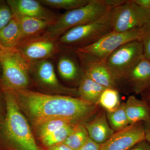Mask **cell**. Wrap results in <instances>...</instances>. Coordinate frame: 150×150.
Masks as SVG:
<instances>
[{
    "instance_id": "1",
    "label": "cell",
    "mask_w": 150,
    "mask_h": 150,
    "mask_svg": "<svg viewBox=\"0 0 150 150\" xmlns=\"http://www.w3.org/2000/svg\"><path fill=\"white\" fill-rule=\"evenodd\" d=\"M10 91L20 110L35 129L55 118L84 124L93 118L97 111L96 105L80 97L47 94L28 89Z\"/></svg>"
},
{
    "instance_id": "2",
    "label": "cell",
    "mask_w": 150,
    "mask_h": 150,
    "mask_svg": "<svg viewBox=\"0 0 150 150\" xmlns=\"http://www.w3.org/2000/svg\"><path fill=\"white\" fill-rule=\"evenodd\" d=\"M2 90V89H1ZM6 104L4 120L0 122V149L4 150H41L29 123L11 91L2 90Z\"/></svg>"
},
{
    "instance_id": "3",
    "label": "cell",
    "mask_w": 150,
    "mask_h": 150,
    "mask_svg": "<svg viewBox=\"0 0 150 150\" xmlns=\"http://www.w3.org/2000/svg\"><path fill=\"white\" fill-rule=\"evenodd\" d=\"M112 9L96 21L67 30L57 39L61 51H75L95 43L112 31Z\"/></svg>"
},
{
    "instance_id": "4",
    "label": "cell",
    "mask_w": 150,
    "mask_h": 150,
    "mask_svg": "<svg viewBox=\"0 0 150 150\" xmlns=\"http://www.w3.org/2000/svg\"><path fill=\"white\" fill-rule=\"evenodd\" d=\"M112 8L107 6L105 0H89L85 6L67 11L59 16L54 23L42 34L57 40L69 29L96 21Z\"/></svg>"
},
{
    "instance_id": "5",
    "label": "cell",
    "mask_w": 150,
    "mask_h": 150,
    "mask_svg": "<svg viewBox=\"0 0 150 150\" xmlns=\"http://www.w3.org/2000/svg\"><path fill=\"white\" fill-rule=\"evenodd\" d=\"M146 25L125 32L109 33L95 43L74 51L80 59L89 62H105L108 56L120 46L131 41L142 40Z\"/></svg>"
},
{
    "instance_id": "6",
    "label": "cell",
    "mask_w": 150,
    "mask_h": 150,
    "mask_svg": "<svg viewBox=\"0 0 150 150\" xmlns=\"http://www.w3.org/2000/svg\"><path fill=\"white\" fill-rule=\"evenodd\" d=\"M0 63L2 68L0 88L2 90L28 89L30 83L29 63L16 49L6 48L0 56Z\"/></svg>"
},
{
    "instance_id": "7",
    "label": "cell",
    "mask_w": 150,
    "mask_h": 150,
    "mask_svg": "<svg viewBox=\"0 0 150 150\" xmlns=\"http://www.w3.org/2000/svg\"><path fill=\"white\" fill-rule=\"evenodd\" d=\"M144 58L142 40L126 43L108 56L105 63L116 83L124 80L130 72Z\"/></svg>"
},
{
    "instance_id": "8",
    "label": "cell",
    "mask_w": 150,
    "mask_h": 150,
    "mask_svg": "<svg viewBox=\"0 0 150 150\" xmlns=\"http://www.w3.org/2000/svg\"><path fill=\"white\" fill-rule=\"evenodd\" d=\"M150 23V11L139 6L132 0L126 1L112 9V32H125Z\"/></svg>"
},
{
    "instance_id": "9",
    "label": "cell",
    "mask_w": 150,
    "mask_h": 150,
    "mask_svg": "<svg viewBox=\"0 0 150 150\" xmlns=\"http://www.w3.org/2000/svg\"><path fill=\"white\" fill-rule=\"evenodd\" d=\"M15 49L28 62L50 59L61 51L57 40L43 34L22 40Z\"/></svg>"
},
{
    "instance_id": "10",
    "label": "cell",
    "mask_w": 150,
    "mask_h": 150,
    "mask_svg": "<svg viewBox=\"0 0 150 150\" xmlns=\"http://www.w3.org/2000/svg\"><path fill=\"white\" fill-rule=\"evenodd\" d=\"M28 63L30 74H33L38 83L45 89L64 95L80 97L78 88L67 87L60 83L50 59Z\"/></svg>"
},
{
    "instance_id": "11",
    "label": "cell",
    "mask_w": 150,
    "mask_h": 150,
    "mask_svg": "<svg viewBox=\"0 0 150 150\" xmlns=\"http://www.w3.org/2000/svg\"><path fill=\"white\" fill-rule=\"evenodd\" d=\"M145 139L144 123L129 125L115 132L111 137L100 145V150H129Z\"/></svg>"
},
{
    "instance_id": "12",
    "label": "cell",
    "mask_w": 150,
    "mask_h": 150,
    "mask_svg": "<svg viewBox=\"0 0 150 150\" xmlns=\"http://www.w3.org/2000/svg\"><path fill=\"white\" fill-rule=\"evenodd\" d=\"M13 16H25L55 21L59 16L35 0H7Z\"/></svg>"
},
{
    "instance_id": "13",
    "label": "cell",
    "mask_w": 150,
    "mask_h": 150,
    "mask_svg": "<svg viewBox=\"0 0 150 150\" xmlns=\"http://www.w3.org/2000/svg\"><path fill=\"white\" fill-rule=\"evenodd\" d=\"M78 58L84 76L106 88L117 89V83L105 62H89Z\"/></svg>"
},
{
    "instance_id": "14",
    "label": "cell",
    "mask_w": 150,
    "mask_h": 150,
    "mask_svg": "<svg viewBox=\"0 0 150 150\" xmlns=\"http://www.w3.org/2000/svg\"><path fill=\"white\" fill-rule=\"evenodd\" d=\"M59 56L57 68L60 76L68 82L79 81L83 76L79 61L74 51H64Z\"/></svg>"
},
{
    "instance_id": "15",
    "label": "cell",
    "mask_w": 150,
    "mask_h": 150,
    "mask_svg": "<svg viewBox=\"0 0 150 150\" xmlns=\"http://www.w3.org/2000/svg\"><path fill=\"white\" fill-rule=\"evenodd\" d=\"M124 80L134 93H143L150 87V61L144 57Z\"/></svg>"
},
{
    "instance_id": "16",
    "label": "cell",
    "mask_w": 150,
    "mask_h": 150,
    "mask_svg": "<svg viewBox=\"0 0 150 150\" xmlns=\"http://www.w3.org/2000/svg\"><path fill=\"white\" fill-rule=\"evenodd\" d=\"M83 124L90 139L100 145L106 142L115 132L109 125L104 112L98 114Z\"/></svg>"
},
{
    "instance_id": "17",
    "label": "cell",
    "mask_w": 150,
    "mask_h": 150,
    "mask_svg": "<svg viewBox=\"0 0 150 150\" xmlns=\"http://www.w3.org/2000/svg\"><path fill=\"white\" fill-rule=\"evenodd\" d=\"M125 110L129 125L150 122V106L143 100L130 96L125 103Z\"/></svg>"
},
{
    "instance_id": "18",
    "label": "cell",
    "mask_w": 150,
    "mask_h": 150,
    "mask_svg": "<svg viewBox=\"0 0 150 150\" xmlns=\"http://www.w3.org/2000/svg\"><path fill=\"white\" fill-rule=\"evenodd\" d=\"M13 17L16 19L19 25L21 34V41L41 35L55 22L25 16Z\"/></svg>"
},
{
    "instance_id": "19",
    "label": "cell",
    "mask_w": 150,
    "mask_h": 150,
    "mask_svg": "<svg viewBox=\"0 0 150 150\" xmlns=\"http://www.w3.org/2000/svg\"><path fill=\"white\" fill-rule=\"evenodd\" d=\"M21 41L19 25L13 16L8 24L0 30V43L4 48L13 49L16 48Z\"/></svg>"
},
{
    "instance_id": "20",
    "label": "cell",
    "mask_w": 150,
    "mask_h": 150,
    "mask_svg": "<svg viewBox=\"0 0 150 150\" xmlns=\"http://www.w3.org/2000/svg\"><path fill=\"white\" fill-rule=\"evenodd\" d=\"M106 88L83 76L79 82L78 89L81 98L96 105L101 93Z\"/></svg>"
},
{
    "instance_id": "21",
    "label": "cell",
    "mask_w": 150,
    "mask_h": 150,
    "mask_svg": "<svg viewBox=\"0 0 150 150\" xmlns=\"http://www.w3.org/2000/svg\"><path fill=\"white\" fill-rule=\"evenodd\" d=\"M89 138L87 130L83 124L80 123L75 126L64 144L73 150H77Z\"/></svg>"
},
{
    "instance_id": "22",
    "label": "cell",
    "mask_w": 150,
    "mask_h": 150,
    "mask_svg": "<svg viewBox=\"0 0 150 150\" xmlns=\"http://www.w3.org/2000/svg\"><path fill=\"white\" fill-rule=\"evenodd\" d=\"M107 112H112L120 106L119 93L116 89L106 88L100 97L98 103Z\"/></svg>"
},
{
    "instance_id": "23",
    "label": "cell",
    "mask_w": 150,
    "mask_h": 150,
    "mask_svg": "<svg viewBox=\"0 0 150 150\" xmlns=\"http://www.w3.org/2000/svg\"><path fill=\"white\" fill-rule=\"evenodd\" d=\"M106 116L108 123L115 131H120L129 125L125 110V103L112 112H107Z\"/></svg>"
},
{
    "instance_id": "24",
    "label": "cell",
    "mask_w": 150,
    "mask_h": 150,
    "mask_svg": "<svg viewBox=\"0 0 150 150\" xmlns=\"http://www.w3.org/2000/svg\"><path fill=\"white\" fill-rule=\"evenodd\" d=\"M77 124L72 121L62 118H55L44 122L37 127L38 134L40 140L48 137L64 126Z\"/></svg>"
},
{
    "instance_id": "25",
    "label": "cell",
    "mask_w": 150,
    "mask_h": 150,
    "mask_svg": "<svg viewBox=\"0 0 150 150\" xmlns=\"http://www.w3.org/2000/svg\"><path fill=\"white\" fill-rule=\"evenodd\" d=\"M76 125L77 124L64 126L42 139L40 141L44 146L48 148L54 145L64 143Z\"/></svg>"
},
{
    "instance_id": "26",
    "label": "cell",
    "mask_w": 150,
    "mask_h": 150,
    "mask_svg": "<svg viewBox=\"0 0 150 150\" xmlns=\"http://www.w3.org/2000/svg\"><path fill=\"white\" fill-rule=\"evenodd\" d=\"M89 0H40L43 6L57 9L72 10L85 6Z\"/></svg>"
},
{
    "instance_id": "27",
    "label": "cell",
    "mask_w": 150,
    "mask_h": 150,
    "mask_svg": "<svg viewBox=\"0 0 150 150\" xmlns=\"http://www.w3.org/2000/svg\"><path fill=\"white\" fill-rule=\"evenodd\" d=\"M13 18V14L6 1L0 0V30L5 27Z\"/></svg>"
},
{
    "instance_id": "28",
    "label": "cell",
    "mask_w": 150,
    "mask_h": 150,
    "mask_svg": "<svg viewBox=\"0 0 150 150\" xmlns=\"http://www.w3.org/2000/svg\"><path fill=\"white\" fill-rule=\"evenodd\" d=\"M142 41L144 48V57L150 61V23L146 26V31Z\"/></svg>"
},
{
    "instance_id": "29",
    "label": "cell",
    "mask_w": 150,
    "mask_h": 150,
    "mask_svg": "<svg viewBox=\"0 0 150 150\" xmlns=\"http://www.w3.org/2000/svg\"><path fill=\"white\" fill-rule=\"evenodd\" d=\"M6 114V104L4 95L0 88V122H2L5 118Z\"/></svg>"
},
{
    "instance_id": "30",
    "label": "cell",
    "mask_w": 150,
    "mask_h": 150,
    "mask_svg": "<svg viewBox=\"0 0 150 150\" xmlns=\"http://www.w3.org/2000/svg\"><path fill=\"white\" fill-rule=\"evenodd\" d=\"M100 145L94 142L89 137L77 150H100Z\"/></svg>"
},
{
    "instance_id": "31",
    "label": "cell",
    "mask_w": 150,
    "mask_h": 150,
    "mask_svg": "<svg viewBox=\"0 0 150 150\" xmlns=\"http://www.w3.org/2000/svg\"><path fill=\"white\" fill-rule=\"evenodd\" d=\"M129 150H150V143L146 140H144Z\"/></svg>"
},
{
    "instance_id": "32",
    "label": "cell",
    "mask_w": 150,
    "mask_h": 150,
    "mask_svg": "<svg viewBox=\"0 0 150 150\" xmlns=\"http://www.w3.org/2000/svg\"><path fill=\"white\" fill-rule=\"evenodd\" d=\"M135 4L143 9L150 11V0H132Z\"/></svg>"
},
{
    "instance_id": "33",
    "label": "cell",
    "mask_w": 150,
    "mask_h": 150,
    "mask_svg": "<svg viewBox=\"0 0 150 150\" xmlns=\"http://www.w3.org/2000/svg\"><path fill=\"white\" fill-rule=\"evenodd\" d=\"M47 150H73L64 143L54 145L48 148Z\"/></svg>"
},
{
    "instance_id": "34",
    "label": "cell",
    "mask_w": 150,
    "mask_h": 150,
    "mask_svg": "<svg viewBox=\"0 0 150 150\" xmlns=\"http://www.w3.org/2000/svg\"><path fill=\"white\" fill-rule=\"evenodd\" d=\"M144 127L145 139L150 143V122L144 123Z\"/></svg>"
},
{
    "instance_id": "35",
    "label": "cell",
    "mask_w": 150,
    "mask_h": 150,
    "mask_svg": "<svg viewBox=\"0 0 150 150\" xmlns=\"http://www.w3.org/2000/svg\"><path fill=\"white\" fill-rule=\"evenodd\" d=\"M142 94H143L144 96V99L143 100L146 102L150 106V87L142 93Z\"/></svg>"
},
{
    "instance_id": "36",
    "label": "cell",
    "mask_w": 150,
    "mask_h": 150,
    "mask_svg": "<svg viewBox=\"0 0 150 150\" xmlns=\"http://www.w3.org/2000/svg\"><path fill=\"white\" fill-rule=\"evenodd\" d=\"M5 49L6 48L3 47L1 45V43H0V56H1V54H2L4 51L5 50Z\"/></svg>"
},
{
    "instance_id": "37",
    "label": "cell",
    "mask_w": 150,
    "mask_h": 150,
    "mask_svg": "<svg viewBox=\"0 0 150 150\" xmlns=\"http://www.w3.org/2000/svg\"><path fill=\"white\" fill-rule=\"evenodd\" d=\"M2 76V68L1 66V63H0V79L1 77Z\"/></svg>"
},
{
    "instance_id": "38",
    "label": "cell",
    "mask_w": 150,
    "mask_h": 150,
    "mask_svg": "<svg viewBox=\"0 0 150 150\" xmlns=\"http://www.w3.org/2000/svg\"><path fill=\"white\" fill-rule=\"evenodd\" d=\"M0 150H3V149H0Z\"/></svg>"
},
{
    "instance_id": "39",
    "label": "cell",
    "mask_w": 150,
    "mask_h": 150,
    "mask_svg": "<svg viewBox=\"0 0 150 150\" xmlns=\"http://www.w3.org/2000/svg\"></svg>"
}]
</instances>
